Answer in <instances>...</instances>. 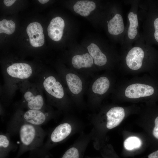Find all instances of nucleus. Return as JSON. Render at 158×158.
<instances>
[{
  "instance_id": "nucleus-27",
  "label": "nucleus",
  "mask_w": 158,
  "mask_h": 158,
  "mask_svg": "<svg viewBox=\"0 0 158 158\" xmlns=\"http://www.w3.org/2000/svg\"><path fill=\"white\" fill-rule=\"evenodd\" d=\"M39 2L42 4H45L49 1V0H39Z\"/></svg>"
},
{
  "instance_id": "nucleus-16",
  "label": "nucleus",
  "mask_w": 158,
  "mask_h": 158,
  "mask_svg": "<svg viewBox=\"0 0 158 158\" xmlns=\"http://www.w3.org/2000/svg\"><path fill=\"white\" fill-rule=\"evenodd\" d=\"M87 49L96 65L102 66L106 63L107 59L106 56L96 44L92 43L87 47Z\"/></svg>"
},
{
  "instance_id": "nucleus-3",
  "label": "nucleus",
  "mask_w": 158,
  "mask_h": 158,
  "mask_svg": "<svg viewBox=\"0 0 158 158\" xmlns=\"http://www.w3.org/2000/svg\"><path fill=\"white\" fill-rule=\"evenodd\" d=\"M142 46V45L139 44L134 46L129 51L126 55V65L132 70H138L142 66L145 52Z\"/></svg>"
},
{
  "instance_id": "nucleus-12",
  "label": "nucleus",
  "mask_w": 158,
  "mask_h": 158,
  "mask_svg": "<svg viewBox=\"0 0 158 158\" xmlns=\"http://www.w3.org/2000/svg\"><path fill=\"white\" fill-rule=\"evenodd\" d=\"M107 23L108 31L110 34L115 36L121 35L124 33L125 26L121 13H116Z\"/></svg>"
},
{
  "instance_id": "nucleus-13",
  "label": "nucleus",
  "mask_w": 158,
  "mask_h": 158,
  "mask_svg": "<svg viewBox=\"0 0 158 158\" xmlns=\"http://www.w3.org/2000/svg\"><path fill=\"white\" fill-rule=\"evenodd\" d=\"M128 18L129 25L127 35L129 40H133L136 38L138 35L139 25L138 16L135 11H131L128 14Z\"/></svg>"
},
{
  "instance_id": "nucleus-4",
  "label": "nucleus",
  "mask_w": 158,
  "mask_h": 158,
  "mask_svg": "<svg viewBox=\"0 0 158 158\" xmlns=\"http://www.w3.org/2000/svg\"><path fill=\"white\" fill-rule=\"evenodd\" d=\"M30 65L24 63H15L7 67L6 72L11 77L19 80L29 78L33 73Z\"/></svg>"
},
{
  "instance_id": "nucleus-25",
  "label": "nucleus",
  "mask_w": 158,
  "mask_h": 158,
  "mask_svg": "<svg viewBox=\"0 0 158 158\" xmlns=\"http://www.w3.org/2000/svg\"><path fill=\"white\" fill-rule=\"evenodd\" d=\"M16 1L15 0H4V3L7 6H10L13 5Z\"/></svg>"
},
{
  "instance_id": "nucleus-10",
  "label": "nucleus",
  "mask_w": 158,
  "mask_h": 158,
  "mask_svg": "<svg viewBox=\"0 0 158 158\" xmlns=\"http://www.w3.org/2000/svg\"><path fill=\"white\" fill-rule=\"evenodd\" d=\"M125 116L123 108L117 107L111 108L107 114V127L109 129H111L117 126L122 121Z\"/></svg>"
},
{
  "instance_id": "nucleus-17",
  "label": "nucleus",
  "mask_w": 158,
  "mask_h": 158,
  "mask_svg": "<svg viewBox=\"0 0 158 158\" xmlns=\"http://www.w3.org/2000/svg\"><path fill=\"white\" fill-rule=\"evenodd\" d=\"M73 66L77 69L82 68H90L93 63V59L90 54L86 53L82 55H76L72 59Z\"/></svg>"
},
{
  "instance_id": "nucleus-21",
  "label": "nucleus",
  "mask_w": 158,
  "mask_h": 158,
  "mask_svg": "<svg viewBox=\"0 0 158 158\" xmlns=\"http://www.w3.org/2000/svg\"><path fill=\"white\" fill-rule=\"evenodd\" d=\"M142 142L138 138L135 136L130 137L124 141V146L127 150H132L139 148L141 146Z\"/></svg>"
},
{
  "instance_id": "nucleus-26",
  "label": "nucleus",
  "mask_w": 158,
  "mask_h": 158,
  "mask_svg": "<svg viewBox=\"0 0 158 158\" xmlns=\"http://www.w3.org/2000/svg\"><path fill=\"white\" fill-rule=\"evenodd\" d=\"M148 158H158V150L149 154Z\"/></svg>"
},
{
  "instance_id": "nucleus-7",
  "label": "nucleus",
  "mask_w": 158,
  "mask_h": 158,
  "mask_svg": "<svg viewBox=\"0 0 158 158\" xmlns=\"http://www.w3.org/2000/svg\"><path fill=\"white\" fill-rule=\"evenodd\" d=\"M23 97L29 109L41 110L44 105L42 96L33 89L27 90L24 93Z\"/></svg>"
},
{
  "instance_id": "nucleus-15",
  "label": "nucleus",
  "mask_w": 158,
  "mask_h": 158,
  "mask_svg": "<svg viewBox=\"0 0 158 158\" xmlns=\"http://www.w3.org/2000/svg\"><path fill=\"white\" fill-rule=\"evenodd\" d=\"M96 7L95 4L93 1L80 0L77 1L75 4L73 8L77 13L83 16L86 17L95 9Z\"/></svg>"
},
{
  "instance_id": "nucleus-28",
  "label": "nucleus",
  "mask_w": 158,
  "mask_h": 158,
  "mask_svg": "<svg viewBox=\"0 0 158 158\" xmlns=\"http://www.w3.org/2000/svg\"><path fill=\"white\" fill-rule=\"evenodd\" d=\"M154 6H155V8L158 10V4L157 5V4H154Z\"/></svg>"
},
{
  "instance_id": "nucleus-14",
  "label": "nucleus",
  "mask_w": 158,
  "mask_h": 158,
  "mask_svg": "<svg viewBox=\"0 0 158 158\" xmlns=\"http://www.w3.org/2000/svg\"><path fill=\"white\" fill-rule=\"evenodd\" d=\"M71 131V125L67 123L61 124L58 126L51 133L50 138L54 142H60L66 138Z\"/></svg>"
},
{
  "instance_id": "nucleus-8",
  "label": "nucleus",
  "mask_w": 158,
  "mask_h": 158,
  "mask_svg": "<svg viewBox=\"0 0 158 158\" xmlns=\"http://www.w3.org/2000/svg\"><path fill=\"white\" fill-rule=\"evenodd\" d=\"M43 85L45 90L53 97L59 99L63 97L64 92L62 85L54 77L50 76L45 78Z\"/></svg>"
},
{
  "instance_id": "nucleus-9",
  "label": "nucleus",
  "mask_w": 158,
  "mask_h": 158,
  "mask_svg": "<svg viewBox=\"0 0 158 158\" xmlns=\"http://www.w3.org/2000/svg\"><path fill=\"white\" fill-rule=\"evenodd\" d=\"M64 26V21L61 17H57L53 18L47 28L49 37L55 41L60 40L63 35Z\"/></svg>"
},
{
  "instance_id": "nucleus-18",
  "label": "nucleus",
  "mask_w": 158,
  "mask_h": 158,
  "mask_svg": "<svg viewBox=\"0 0 158 158\" xmlns=\"http://www.w3.org/2000/svg\"><path fill=\"white\" fill-rule=\"evenodd\" d=\"M66 82L70 90L75 94H78L82 90V82L80 78L76 75L71 73L66 76Z\"/></svg>"
},
{
  "instance_id": "nucleus-24",
  "label": "nucleus",
  "mask_w": 158,
  "mask_h": 158,
  "mask_svg": "<svg viewBox=\"0 0 158 158\" xmlns=\"http://www.w3.org/2000/svg\"><path fill=\"white\" fill-rule=\"evenodd\" d=\"M155 126L153 130L152 134L154 136L158 139V116L154 121Z\"/></svg>"
},
{
  "instance_id": "nucleus-1",
  "label": "nucleus",
  "mask_w": 158,
  "mask_h": 158,
  "mask_svg": "<svg viewBox=\"0 0 158 158\" xmlns=\"http://www.w3.org/2000/svg\"><path fill=\"white\" fill-rule=\"evenodd\" d=\"M38 126L25 122L20 127L19 132L20 141L28 149L36 148L42 140L43 133Z\"/></svg>"
},
{
  "instance_id": "nucleus-5",
  "label": "nucleus",
  "mask_w": 158,
  "mask_h": 158,
  "mask_svg": "<svg viewBox=\"0 0 158 158\" xmlns=\"http://www.w3.org/2000/svg\"><path fill=\"white\" fill-rule=\"evenodd\" d=\"M26 32L30 43L32 47H40L44 44V36L43 29L39 23L35 22L30 23L27 27Z\"/></svg>"
},
{
  "instance_id": "nucleus-23",
  "label": "nucleus",
  "mask_w": 158,
  "mask_h": 158,
  "mask_svg": "<svg viewBox=\"0 0 158 158\" xmlns=\"http://www.w3.org/2000/svg\"><path fill=\"white\" fill-rule=\"evenodd\" d=\"M9 144V141L8 137L4 135L1 134L0 135V151L2 149L7 148L8 147Z\"/></svg>"
},
{
  "instance_id": "nucleus-20",
  "label": "nucleus",
  "mask_w": 158,
  "mask_h": 158,
  "mask_svg": "<svg viewBox=\"0 0 158 158\" xmlns=\"http://www.w3.org/2000/svg\"><path fill=\"white\" fill-rule=\"evenodd\" d=\"M16 25L12 20L3 19L0 21V33H4L8 35L13 33L15 30Z\"/></svg>"
},
{
  "instance_id": "nucleus-22",
  "label": "nucleus",
  "mask_w": 158,
  "mask_h": 158,
  "mask_svg": "<svg viewBox=\"0 0 158 158\" xmlns=\"http://www.w3.org/2000/svg\"><path fill=\"white\" fill-rule=\"evenodd\" d=\"M79 153L76 148L73 147L68 150L64 154L62 158H79Z\"/></svg>"
},
{
  "instance_id": "nucleus-11",
  "label": "nucleus",
  "mask_w": 158,
  "mask_h": 158,
  "mask_svg": "<svg viewBox=\"0 0 158 158\" xmlns=\"http://www.w3.org/2000/svg\"><path fill=\"white\" fill-rule=\"evenodd\" d=\"M22 117L25 122L38 126L45 121L47 114L41 110L29 109L23 114Z\"/></svg>"
},
{
  "instance_id": "nucleus-6",
  "label": "nucleus",
  "mask_w": 158,
  "mask_h": 158,
  "mask_svg": "<svg viewBox=\"0 0 158 158\" xmlns=\"http://www.w3.org/2000/svg\"><path fill=\"white\" fill-rule=\"evenodd\" d=\"M154 92V88L150 85L135 83L128 86L126 89V97L130 99H137L152 95Z\"/></svg>"
},
{
  "instance_id": "nucleus-2",
  "label": "nucleus",
  "mask_w": 158,
  "mask_h": 158,
  "mask_svg": "<svg viewBox=\"0 0 158 158\" xmlns=\"http://www.w3.org/2000/svg\"><path fill=\"white\" fill-rule=\"evenodd\" d=\"M150 8L147 22V44L158 45V10L153 4Z\"/></svg>"
},
{
  "instance_id": "nucleus-19",
  "label": "nucleus",
  "mask_w": 158,
  "mask_h": 158,
  "mask_svg": "<svg viewBox=\"0 0 158 158\" xmlns=\"http://www.w3.org/2000/svg\"><path fill=\"white\" fill-rule=\"evenodd\" d=\"M110 82L107 78L102 77L96 80L93 83L92 87L93 92L99 95H102L108 90Z\"/></svg>"
}]
</instances>
